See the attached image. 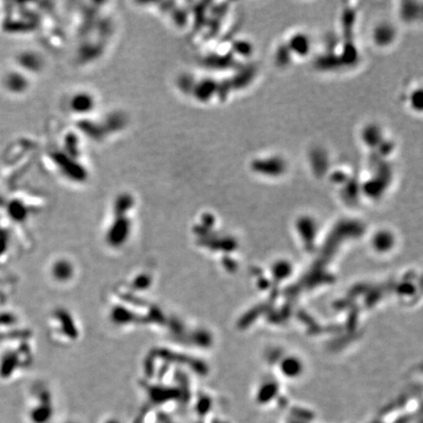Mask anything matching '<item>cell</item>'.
<instances>
[{"mask_svg":"<svg viewBox=\"0 0 423 423\" xmlns=\"http://www.w3.org/2000/svg\"><path fill=\"white\" fill-rule=\"evenodd\" d=\"M52 275L56 280L66 281L73 275V266L65 260L57 261L52 267Z\"/></svg>","mask_w":423,"mask_h":423,"instance_id":"cell-1","label":"cell"}]
</instances>
